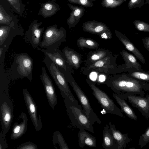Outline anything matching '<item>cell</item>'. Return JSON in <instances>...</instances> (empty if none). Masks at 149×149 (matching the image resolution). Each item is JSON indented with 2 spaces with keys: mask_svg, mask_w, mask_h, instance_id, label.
<instances>
[{
  "mask_svg": "<svg viewBox=\"0 0 149 149\" xmlns=\"http://www.w3.org/2000/svg\"><path fill=\"white\" fill-rule=\"evenodd\" d=\"M105 76L102 84L105 85L118 95H137L145 97V92L149 90V83L132 77L127 74L105 75Z\"/></svg>",
  "mask_w": 149,
  "mask_h": 149,
  "instance_id": "obj_1",
  "label": "cell"
},
{
  "mask_svg": "<svg viewBox=\"0 0 149 149\" xmlns=\"http://www.w3.org/2000/svg\"><path fill=\"white\" fill-rule=\"evenodd\" d=\"M33 62L31 58L27 53L16 54L7 75L12 80L17 79L27 78L31 82L33 79Z\"/></svg>",
  "mask_w": 149,
  "mask_h": 149,
  "instance_id": "obj_2",
  "label": "cell"
},
{
  "mask_svg": "<svg viewBox=\"0 0 149 149\" xmlns=\"http://www.w3.org/2000/svg\"><path fill=\"white\" fill-rule=\"evenodd\" d=\"M67 114L72 125L75 127L87 130L92 133L95 132L93 122L88 118L81 105L78 102H73L64 99Z\"/></svg>",
  "mask_w": 149,
  "mask_h": 149,
  "instance_id": "obj_3",
  "label": "cell"
},
{
  "mask_svg": "<svg viewBox=\"0 0 149 149\" xmlns=\"http://www.w3.org/2000/svg\"><path fill=\"white\" fill-rule=\"evenodd\" d=\"M58 67L64 74L67 82L72 86L88 118L93 124L96 122L101 124V122L97 114L93 111L87 97L74 80L72 73L63 68Z\"/></svg>",
  "mask_w": 149,
  "mask_h": 149,
  "instance_id": "obj_4",
  "label": "cell"
},
{
  "mask_svg": "<svg viewBox=\"0 0 149 149\" xmlns=\"http://www.w3.org/2000/svg\"><path fill=\"white\" fill-rule=\"evenodd\" d=\"M44 62L64 99L78 102L71 92L63 74L58 67L49 58L45 56Z\"/></svg>",
  "mask_w": 149,
  "mask_h": 149,
  "instance_id": "obj_5",
  "label": "cell"
},
{
  "mask_svg": "<svg viewBox=\"0 0 149 149\" xmlns=\"http://www.w3.org/2000/svg\"><path fill=\"white\" fill-rule=\"evenodd\" d=\"M66 36L65 30L62 27L59 29L57 25L48 27L44 32L40 46L51 50L59 49L62 43L66 41Z\"/></svg>",
  "mask_w": 149,
  "mask_h": 149,
  "instance_id": "obj_6",
  "label": "cell"
},
{
  "mask_svg": "<svg viewBox=\"0 0 149 149\" xmlns=\"http://www.w3.org/2000/svg\"><path fill=\"white\" fill-rule=\"evenodd\" d=\"M118 54L107 56L81 69V73L88 75L92 72H96L105 75L119 73L118 66L116 63Z\"/></svg>",
  "mask_w": 149,
  "mask_h": 149,
  "instance_id": "obj_7",
  "label": "cell"
},
{
  "mask_svg": "<svg viewBox=\"0 0 149 149\" xmlns=\"http://www.w3.org/2000/svg\"><path fill=\"white\" fill-rule=\"evenodd\" d=\"M86 81L92 90L93 94L107 113L125 118L121 109L116 106L106 93L97 87L94 82L87 78Z\"/></svg>",
  "mask_w": 149,
  "mask_h": 149,
  "instance_id": "obj_8",
  "label": "cell"
},
{
  "mask_svg": "<svg viewBox=\"0 0 149 149\" xmlns=\"http://www.w3.org/2000/svg\"><path fill=\"white\" fill-rule=\"evenodd\" d=\"M13 106L9 91L0 92V117L2 131L5 134L9 130L13 117Z\"/></svg>",
  "mask_w": 149,
  "mask_h": 149,
  "instance_id": "obj_9",
  "label": "cell"
},
{
  "mask_svg": "<svg viewBox=\"0 0 149 149\" xmlns=\"http://www.w3.org/2000/svg\"><path fill=\"white\" fill-rule=\"evenodd\" d=\"M23 93L28 112L34 128L36 131L40 130L42 129V125L40 116L38 115L36 104L26 89L23 90Z\"/></svg>",
  "mask_w": 149,
  "mask_h": 149,
  "instance_id": "obj_10",
  "label": "cell"
},
{
  "mask_svg": "<svg viewBox=\"0 0 149 149\" xmlns=\"http://www.w3.org/2000/svg\"><path fill=\"white\" fill-rule=\"evenodd\" d=\"M42 74L40 76L49 104L54 109L57 103L56 92L52 82L48 74L44 67L42 68Z\"/></svg>",
  "mask_w": 149,
  "mask_h": 149,
  "instance_id": "obj_11",
  "label": "cell"
},
{
  "mask_svg": "<svg viewBox=\"0 0 149 149\" xmlns=\"http://www.w3.org/2000/svg\"><path fill=\"white\" fill-rule=\"evenodd\" d=\"M120 95L133 107L137 108L143 116L149 119V94L145 97L137 95Z\"/></svg>",
  "mask_w": 149,
  "mask_h": 149,
  "instance_id": "obj_12",
  "label": "cell"
},
{
  "mask_svg": "<svg viewBox=\"0 0 149 149\" xmlns=\"http://www.w3.org/2000/svg\"><path fill=\"white\" fill-rule=\"evenodd\" d=\"M41 51L45 56L57 66L63 68L72 74L74 73L73 68L68 62L62 52L59 49L52 50L43 49Z\"/></svg>",
  "mask_w": 149,
  "mask_h": 149,
  "instance_id": "obj_13",
  "label": "cell"
},
{
  "mask_svg": "<svg viewBox=\"0 0 149 149\" xmlns=\"http://www.w3.org/2000/svg\"><path fill=\"white\" fill-rule=\"evenodd\" d=\"M120 53L125 63L118 66L119 74L124 72L143 70L142 66L133 55L124 49Z\"/></svg>",
  "mask_w": 149,
  "mask_h": 149,
  "instance_id": "obj_14",
  "label": "cell"
},
{
  "mask_svg": "<svg viewBox=\"0 0 149 149\" xmlns=\"http://www.w3.org/2000/svg\"><path fill=\"white\" fill-rule=\"evenodd\" d=\"M40 25V23H33L30 25L25 33V38L34 49L38 48L41 42V37L44 29L39 28Z\"/></svg>",
  "mask_w": 149,
  "mask_h": 149,
  "instance_id": "obj_15",
  "label": "cell"
},
{
  "mask_svg": "<svg viewBox=\"0 0 149 149\" xmlns=\"http://www.w3.org/2000/svg\"><path fill=\"white\" fill-rule=\"evenodd\" d=\"M116 36L128 51L131 52L143 64L146 63V60L142 54L134 46L129 39L125 35L120 32L115 30Z\"/></svg>",
  "mask_w": 149,
  "mask_h": 149,
  "instance_id": "obj_16",
  "label": "cell"
},
{
  "mask_svg": "<svg viewBox=\"0 0 149 149\" xmlns=\"http://www.w3.org/2000/svg\"><path fill=\"white\" fill-rule=\"evenodd\" d=\"M82 28L84 31L98 36L110 30L104 23L95 20L88 21L83 23Z\"/></svg>",
  "mask_w": 149,
  "mask_h": 149,
  "instance_id": "obj_17",
  "label": "cell"
},
{
  "mask_svg": "<svg viewBox=\"0 0 149 149\" xmlns=\"http://www.w3.org/2000/svg\"><path fill=\"white\" fill-rule=\"evenodd\" d=\"M62 52L68 62L73 69H78L80 67L82 62L81 54L66 46L62 49Z\"/></svg>",
  "mask_w": 149,
  "mask_h": 149,
  "instance_id": "obj_18",
  "label": "cell"
},
{
  "mask_svg": "<svg viewBox=\"0 0 149 149\" xmlns=\"http://www.w3.org/2000/svg\"><path fill=\"white\" fill-rule=\"evenodd\" d=\"M71 10L69 18L67 20L69 28L74 27L78 23L84 15L85 10L82 6H78L68 4Z\"/></svg>",
  "mask_w": 149,
  "mask_h": 149,
  "instance_id": "obj_19",
  "label": "cell"
},
{
  "mask_svg": "<svg viewBox=\"0 0 149 149\" xmlns=\"http://www.w3.org/2000/svg\"><path fill=\"white\" fill-rule=\"evenodd\" d=\"M20 117L22 119L19 123H15L14 125L10 135L11 140L17 139L24 135L27 129L28 118L25 113L22 112Z\"/></svg>",
  "mask_w": 149,
  "mask_h": 149,
  "instance_id": "obj_20",
  "label": "cell"
},
{
  "mask_svg": "<svg viewBox=\"0 0 149 149\" xmlns=\"http://www.w3.org/2000/svg\"><path fill=\"white\" fill-rule=\"evenodd\" d=\"M102 146L105 149H118V145L114 138L111 130L107 124L103 131Z\"/></svg>",
  "mask_w": 149,
  "mask_h": 149,
  "instance_id": "obj_21",
  "label": "cell"
},
{
  "mask_svg": "<svg viewBox=\"0 0 149 149\" xmlns=\"http://www.w3.org/2000/svg\"><path fill=\"white\" fill-rule=\"evenodd\" d=\"M109 123L113 136L118 144V149H125L126 145L132 141V139L128 136L127 133L124 134L117 130L111 121Z\"/></svg>",
  "mask_w": 149,
  "mask_h": 149,
  "instance_id": "obj_22",
  "label": "cell"
},
{
  "mask_svg": "<svg viewBox=\"0 0 149 149\" xmlns=\"http://www.w3.org/2000/svg\"><path fill=\"white\" fill-rule=\"evenodd\" d=\"M112 55L113 54L110 51L103 49H100L90 52L88 53L87 58L84 61L85 66H89L98 61Z\"/></svg>",
  "mask_w": 149,
  "mask_h": 149,
  "instance_id": "obj_23",
  "label": "cell"
},
{
  "mask_svg": "<svg viewBox=\"0 0 149 149\" xmlns=\"http://www.w3.org/2000/svg\"><path fill=\"white\" fill-rule=\"evenodd\" d=\"M78 134V145L81 148L86 146L94 148L96 146V137L86 132L85 130L80 129Z\"/></svg>",
  "mask_w": 149,
  "mask_h": 149,
  "instance_id": "obj_24",
  "label": "cell"
},
{
  "mask_svg": "<svg viewBox=\"0 0 149 149\" xmlns=\"http://www.w3.org/2000/svg\"><path fill=\"white\" fill-rule=\"evenodd\" d=\"M112 96L120 107L122 112H123L129 118L136 121L137 116L124 98L121 95L116 93H113Z\"/></svg>",
  "mask_w": 149,
  "mask_h": 149,
  "instance_id": "obj_25",
  "label": "cell"
},
{
  "mask_svg": "<svg viewBox=\"0 0 149 149\" xmlns=\"http://www.w3.org/2000/svg\"><path fill=\"white\" fill-rule=\"evenodd\" d=\"M77 45L78 47L82 49L84 48L97 49L99 46V43L93 39L89 38L81 37L77 40Z\"/></svg>",
  "mask_w": 149,
  "mask_h": 149,
  "instance_id": "obj_26",
  "label": "cell"
},
{
  "mask_svg": "<svg viewBox=\"0 0 149 149\" xmlns=\"http://www.w3.org/2000/svg\"><path fill=\"white\" fill-rule=\"evenodd\" d=\"M52 141L55 149H57L58 145L60 149H69L63 136L59 131H56L54 132Z\"/></svg>",
  "mask_w": 149,
  "mask_h": 149,
  "instance_id": "obj_27",
  "label": "cell"
},
{
  "mask_svg": "<svg viewBox=\"0 0 149 149\" xmlns=\"http://www.w3.org/2000/svg\"><path fill=\"white\" fill-rule=\"evenodd\" d=\"M59 10L58 5L56 6L51 2H47L43 5L41 12L44 16L48 17L52 16Z\"/></svg>",
  "mask_w": 149,
  "mask_h": 149,
  "instance_id": "obj_28",
  "label": "cell"
},
{
  "mask_svg": "<svg viewBox=\"0 0 149 149\" xmlns=\"http://www.w3.org/2000/svg\"><path fill=\"white\" fill-rule=\"evenodd\" d=\"M130 76L149 84V71H134L127 73Z\"/></svg>",
  "mask_w": 149,
  "mask_h": 149,
  "instance_id": "obj_29",
  "label": "cell"
},
{
  "mask_svg": "<svg viewBox=\"0 0 149 149\" xmlns=\"http://www.w3.org/2000/svg\"><path fill=\"white\" fill-rule=\"evenodd\" d=\"M12 27L8 26L0 27V46L2 45L8 37Z\"/></svg>",
  "mask_w": 149,
  "mask_h": 149,
  "instance_id": "obj_30",
  "label": "cell"
},
{
  "mask_svg": "<svg viewBox=\"0 0 149 149\" xmlns=\"http://www.w3.org/2000/svg\"><path fill=\"white\" fill-rule=\"evenodd\" d=\"M122 0H102L101 6L108 8H113L119 6L122 3Z\"/></svg>",
  "mask_w": 149,
  "mask_h": 149,
  "instance_id": "obj_31",
  "label": "cell"
},
{
  "mask_svg": "<svg viewBox=\"0 0 149 149\" xmlns=\"http://www.w3.org/2000/svg\"><path fill=\"white\" fill-rule=\"evenodd\" d=\"M149 142V126L145 132L140 137L139 145L141 148H143Z\"/></svg>",
  "mask_w": 149,
  "mask_h": 149,
  "instance_id": "obj_32",
  "label": "cell"
},
{
  "mask_svg": "<svg viewBox=\"0 0 149 149\" xmlns=\"http://www.w3.org/2000/svg\"><path fill=\"white\" fill-rule=\"evenodd\" d=\"M11 19L7 14L4 13L3 8L0 6V23L10 26L11 27L10 24Z\"/></svg>",
  "mask_w": 149,
  "mask_h": 149,
  "instance_id": "obj_33",
  "label": "cell"
},
{
  "mask_svg": "<svg viewBox=\"0 0 149 149\" xmlns=\"http://www.w3.org/2000/svg\"><path fill=\"white\" fill-rule=\"evenodd\" d=\"M70 2L77 4L86 8H90L93 6L94 4L90 0H68Z\"/></svg>",
  "mask_w": 149,
  "mask_h": 149,
  "instance_id": "obj_34",
  "label": "cell"
},
{
  "mask_svg": "<svg viewBox=\"0 0 149 149\" xmlns=\"http://www.w3.org/2000/svg\"><path fill=\"white\" fill-rule=\"evenodd\" d=\"M38 146L31 142H25L20 145L17 149H37Z\"/></svg>",
  "mask_w": 149,
  "mask_h": 149,
  "instance_id": "obj_35",
  "label": "cell"
},
{
  "mask_svg": "<svg viewBox=\"0 0 149 149\" xmlns=\"http://www.w3.org/2000/svg\"><path fill=\"white\" fill-rule=\"evenodd\" d=\"M5 134L2 132L0 133V149H6L8 145Z\"/></svg>",
  "mask_w": 149,
  "mask_h": 149,
  "instance_id": "obj_36",
  "label": "cell"
},
{
  "mask_svg": "<svg viewBox=\"0 0 149 149\" xmlns=\"http://www.w3.org/2000/svg\"><path fill=\"white\" fill-rule=\"evenodd\" d=\"M99 36L102 39H110L112 38V33L111 31L109 30L103 32L99 35Z\"/></svg>",
  "mask_w": 149,
  "mask_h": 149,
  "instance_id": "obj_37",
  "label": "cell"
},
{
  "mask_svg": "<svg viewBox=\"0 0 149 149\" xmlns=\"http://www.w3.org/2000/svg\"><path fill=\"white\" fill-rule=\"evenodd\" d=\"M142 40L143 46L149 52V36L148 37L142 38Z\"/></svg>",
  "mask_w": 149,
  "mask_h": 149,
  "instance_id": "obj_38",
  "label": "cell"
},
{
  "mask_svg": "<svg viewBox=\"0 0 149 149\" xmlns=\"http://www.w3.org/2000/svg\"><path fill=\"white\" fill-rule=\"evenodd\" d=\"M137 29L139 31L149 32V27H146L143 24L139 23L137 25Z\"/></svg>",
  "mask_w": 149,
  "mask_h": 149,
  "instance_id": "obj_39",
  "label": "cell"
},
{
  "mask_svg": "<svg viewBox=\"0 0 149 149\" xmlns=\"http://www.w3.org/2000/svg\"><path fill=\"white\" fill-rule=\"evenodd\" d=\"M17 10H19L17 4V0H7Z\"/></svg>",
  "mask_w": 149,
  "mask_h": 149,
  "instance_id": "obj_40",
  "label": "cell"
},
{
  "mask_svg": "<svg viewBox=\"0 0 149 149\" xmlns=\"http://www.w3.org/2000/svg\"><path fill=\"white\" fill-rule=\"evenodd\" d=\"M136 0H131V1L132 2L134 3L135 2Z\"/></svg>",
  "mask_w": 149,
  "mask_h": 149,
  "instance_id": "obj_41",
  "label": "cell"
},
{
  "mask_svg": "<svg viewBox=\"0 0 149 149\" xmlns=\"http://www.w3.org/2000/svg\"><path fill=\"white\" fill-rule=\"evenodd\" d=\"M92 1H95L96 0H90Z\"/></svg>",
  "mask_w": 149,
  "mask_h": 149,
  "instance_id": "obj_42",
  "label": "cell"
},
{
  "mask_svg": "<svg viewBox=\"0 0 149 149\" xmlns=\"http://www.w3.org/2000/svg\"><path fill=\"white\" fill-rule=\"evenodd\" d=\"M135 149V148H130L129 149Z\"/></svg>",
  "mask_w": 149,
  "mask_h": 149,
  "instance_id": "obj_43",
  "label": "cell"
},
{
  "mask_svg": "<svg viewBox=\"0 0 149 149\" xmlns=\"http://www.w3.org/2000/svg\"></svg>",
  "mask_w": 149,
  "mask_h": 149,
  "instance_id": "obj_44",
  "label": "cell"
}]
</instances>
